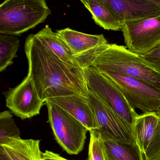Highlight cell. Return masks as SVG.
Here are the masks:
<instances>
[{
	"instance_id": "obj_1",
	"label": "cell",
	"mask_w": 160,
	"mask_h": 160,
	"mask_svg": "<svg viewBox=\"0 0 160 160\" xmlns=\"http://www.w3.org/2000/svg\"><path fill=\"white\" fill-rule=\"evenodd\" d=\"M25 51L31 78L40 98L46 100L79 94L88 97L83 69L62 61L43 46L35 34L26 39Z\"/></svg>"
},
{
	"instance_id": "obj_2",
	"label": "cell",
	"mask_w": 160,
	"mask_h": 160,
	"mask_svg": "<svg viewBox=\"0 0 160 160\" xmlns=\"http://www.w3.org/2000/svg\"><path fill=\"white\" fill-rule=\"evenodd\" d=\"M77 65L83 69L92 66L102 73L115 72L136 78L160 89V69L142 55L126 47L108 44L74 57Z\"/></svg>"
},
{
	"instance_id": "obj_3",
	"label": "cell",
	"mask_w": 160,
	"mask_h": 160,
	"mask_svg": "<svg viewBox=\"0 0 160 160\" xmlns=\"http://www.w3.org/2000/svg\"><path fill=\"white\" fill-rule=\"evenodd\" d=\"M51 13L45 0H6L0 5V33L19 36L43 23Z\"/></svg>"
},
{
	"instance_id": "obj_4",
	"label": "cell",
	"mask_w": 160,
	"mask_h": 160,
	"mask_svg": "<svg viewBox=\"0 0 160 160\" xmlns=\"http://www.w3.org/2000/svg\"><path fill=\"white\" fill-rule=\"evenodd\" d=\"M45 104L48 122L58 144L67 153L77 155L85 146L88 128L75 117L49 101Z\"/></svg>"
},
{
	"instance_id": "obj_5",
	"label": "cell",
	"mask_w": 160,
	"mask_h": 160,
	"mask_svg": "<svg viewBox=\"0 0 160 160\" xmlns=\"http://www.w3.org/2000/svg\"><path fill=\"white\" fill-rule=\"evenodd\" d=\"M83 70L88 89L132 126L138 114L129 105L118 86L92 66L84 67Z\"/></svg>"
},
{
	"instance_id": "obj_6",
	"label": "cell",
	"mask_w": 160,
	"mask_h": 160,
	"mask_svg": "<svg viewBox=\"0 0 160 160\" xmlns=\"http://www.w3.org/2000/svg\"><path fill=\"white\" fill-rule=\"evenodd\" d=\"M121 31L129 50L147 54L160 46V15L124 21Z\"/></svg>"
},
{
	"instance_id": "obj_7",
	"label": "cell",
	"mask_w": 160,
	"mask_h": 160,
	"mask_svg": "<svg viewBox=\"0 0 160 160\" xmlns=\"http://www.w3.org/2000/svg\"><path fill=\"white\" fill-rule=\"evenodd\" d=\"M122 92L129 105L143 113L160 110V89L136 78L115 72L102 73Z\"/></svg>"
},
{
	"instance_id": "obj_8",
	"label": "cell",
	"mask_w": 160,
	"mask_h": 160,
	"mask_svg": "<svg viewBox=\"0 0 160 160\" xmlns=\"http://www.w3.org/2000/svg\"><path fill=\"white\" fill-rule=\"evenodd\" d=\"M6 107L22 120L39 115L45 103L38 94L33 81L29 75L18 86L4 92Z\"/></svg>"
},
{
	"instance_id": "obj_9",
	"label": "cell",
	"mask_w": 160,
	"mask_h": 160,
	"mask_svg": "<svg viewBox=\"0 0 160 160\" xmlns=\"http://www.w3.org/2000/svg\"><path fill=\"white\" fill-rule=\"evenodd\" d=\"M88 96L100 128L98 130L107 133L116 140L136 143L130 124L89 89Z\"/></svg>"
},
{
	"instance_id": "obj_10",
	"label": "cell",
	"mask_w": 160,
	"mask_h": 160,
	"mask_svg": "<svg viewBox=\"0 0 160 160\" xmlns=\"http://www.w3.org/2000/svg\"><path fill=\"white\" fill-rule=\"evenodd\" d=\"M122 21L160 15V0H103Z\"/></svg>"
},
{
	"instance_id": "obj_11",
	"label": "cell",
	"mask_w": 160,
	"mask_h": 160,
	"mask_svg": "<svg viewBox=\"0 0 160 160\" xmlns=\"http://www.w3.org/2000/svg\"><path fill=\"white\" fill-rule=\"evenodd\" d=\"M46 101L54 103L75 117L88 128L89 131L100 129L89 102L88 96L74 94L51 98Z\"/></svg>"
},
{
	"instance_id": "obj_12",
	"label": "cell",
	"mask_w": 160,
	"mask_h": 160,
	"mask_svg": "<svg viewBox=\"0 0 160 160\" xmlns=\"http://www.w3.org/2000/svg\"><path fill=\"white\" fill-rule=\"evenodd\" d=\"M57 33L74 57L91 49L108 44L103 34L91 35L67 28L57 31Z\"/></svg>"
},
{
	"instance_id": "obj_13",
	"label": "cell",
	"mask_w": 160,
	"mask_h": 160,
	"mask_svg": "<svg viewBox=\"0 0 160 160\" xmlns=\"http://www.w3.org/2000/svg\"><path fill=\"white\" fill-rule=\"evenodd\" d=\"M40 143L36 139L9 138L0 145V153L8 160H42Z\"/></svg>"
},
{
	"instance_id": "obj_14",
	"label": "cell",
	"mask_w": 160,
	"mask_h": 160,
	"mask_svg": "<svg viewBox=\"0 0 160 160\" xmlns=\"http://www.w3.org/2000/svg\"><path fill=\"white\" fill-rule=\"evenodd\" d=\"M97 131L102 140L106 160H145L136 143L119 141L105 132Z\"/></svg>"
},
{
	"instance_id": "obj_15",
	"label": "cell",
	"mask_w": 160,
	"mask_h": 160,
	"mask_svg": "<svg viewBox=\"0 0 160 160\" xmlns=\"http://www.w3.org/2000/svg\"><path fill=\"white\" fill-rule=\"evenodd\" d=\"M89 11L95 23L107 30L121 31L122 21L103 0L80 1Z\"/></svg>"
},
{
	"instance_id": "obj_16",
	"label": "cell",
	"mask_w": 160,
	"mask_h": 160,
	"mask_svg": "<svg viewBox=\"0 0 160 160\" xmlns=\"http://www.w3.org/2000/svg\"><path fill=\"white\" fill-rule=\"evenodd\" d=\"M158 122L159 117L156 112L143 113L138 115L134 121L132 125L133 136L144 155L150 144Z\"/></svg>"
},
{
	"instance_id": "obj_17",
	"label": "cell",
	"mask_w": 160,
	"mask_h": 160,
	"mask_svg": "<svg viewBox=\"0 0 160 160\" xmlns=\"http://www.w3.org/2000/svg\"><path fill=\"white\" fill-rule=\"evenodd\" d=\"M35 35L43 46L52 51L62 61L68 64L78 66L74 57L66 45L57 32H54L48 25Z\"/></svg>"
},
{
	"instance_id": "obj_18",
	"label": "cell",
	"mask_w": 160,
	"mask_h": 160,
	"mask_svg": "<svg viewBox=\"0 0 160 160\" xmlns=\"http://www.w3.org/2000/svg\"><path fill=\"white\" fill-rule=\"evenodd\" d=\"M20 40L15 36L0 34V72H2L13 63L17 57Z\"/></svg>"
},
{
	"instance_id": "obj_19",
	"label": "cell",
	"mask_w": 160,
	"mask_h": 160,
	"mask_svg": "<svg viewBox=\"0 0 160 160\" xmlns=\"http://www.w3.org/2000/svg\"><path fill=\"white\" fill-rule=\"evenodd\" d=\"M20 132L12 115L7 110L0 113V145L11 138H20Z\"/></svg>"
},
{
	"instance_id": "obj_20",
	"label": "cell",
	"mask_w": 160,
	"mask_h": 160,
	"mask_svg": "<svg viewBox=\"0 0 160 160\" xmlns=\"http://www.w3.org/2000/svg\"><path fill=\"white\" fill-rule=\"evenodd\" d=\"M90 134L88 147L89 160H106L103 143L100 133L97 130L89 131Z\"/></svg>"
},
{
	"instance_id": "obj_21",
	"label": "cell",
	"mask_w": 160,
	"mask_h": 160,
	"mask_svg": "<svg viewBox=\"0 0 160 160\" xmlns=\"http://www.w3.org/2000/svg\"><path fill=\"white\" fill-rule=\"evenodd\" d=\"M156 112L159 117V122L149 146L145 153V160L149 159L160 152V110Z\"/></svg>"
},
{
	"instance_id": "obj_22",
	"label": "cell",
	"mask_w": 160,
	"mask_h": 160,
	"mask_svg": "<svg viewBox=\"0 0 160 160\" xmlns=\"http://www.w3.org/2000/svg\"><path fill=\"white\" fill-rule=\"evenodd\" d=\"M142 56L147 61L160 69V46Z\"/></svg>"
},
{
	"instance_id": "obj_23",
	"label": "cell",
	"mask_w": 160,
	"mask_h": 160,
	"mask_svg": "<svg viewBox=\"0 0 160 160\" xmlns=\"http://www.w3.org/2000/svg\"><path fill=\"white\" fill-rule=\"evenodd\" d=\"M42 160H69L62 157L60 155L50 151L46 150L42 153Z\"/></svg>"
},
{
	"instance_id": "obj_24",
	"label": "cell",
	"mask_w": 160,
	"mask_h": 160,
	"mask_svg": "<svg viewBox=\"0 0 160 160\" xmlns=\"http://www.w3.org/2000/svg\"><path fill=\"white\" fill-rule=\"evenodd\" d=\"M145 160H160V152L154 155L153 157Z\"/></svg>"
},
{
	"instance_id": "obj_25",
	"label": "cell",
	"mask_w": 160,
	"mask_h": 160,
	"mask_svg": "<svg viewBox=\"0 0 160 160\" xmlns=\"http://www.w3.org/2000/svg\"><path fill=\"white\" fill-rule=\"evenodd\" d=\"M0 160H8L7 159H6V157L3 155V154H2V153H0Z\"/></svg>"
},
{
	"instance_id": "obj_26",
	"label": "cell",
	"mask_w": 160,
	"mask_h": 160,
	"mask_svg": "<svg viewBox=\"0 0 160 160\" xmlns=\"http://www.w3.org/2000/svg\"></svg>"
}]
</instances>
